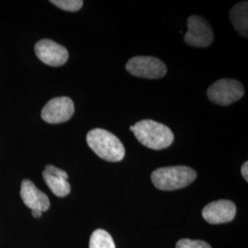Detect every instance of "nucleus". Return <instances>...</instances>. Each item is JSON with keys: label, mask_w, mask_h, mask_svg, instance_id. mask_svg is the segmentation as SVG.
Masks as SVG:
<instances>
[{"label": "nucleus", "mask_w": 248, "mask_h": 248, "mask_svg": "<svg viewBox=\"0 0 248 248\" xmlns=\"http://www.w3.org/2000/svg\"><path fill=\"white\" fill-rule=\"evenodd\" d=\"M133 132L142 145L153 150H163L174 142V133L165 124L152 120H142L134 124Z\"/></svg>", "instance_id": "f257e3e1"}, {"label": "nucleus", "mask_w": 248, "mask_h": 248, "mask_svg": "<svg viewBox=\"0 0 248 248\" xmlns=\"http://www.w3.org/2000/svg\"><path fill=\"white\" fill-rule=\"evenodd\" d=\"M90 149L98 157L108 162H120L124 159L125 148L123 142L114 134L104 129L96 128L87 135Z\"/></svg>", "instance_id": "f03ea898"}, {"label": "nucleus", "mask_w": 248, "mask_h": 248, "mask_svg": "<svg viewBox=\"0 0 248 248\" xmlns=\"http://www.w3.org/2000/svg\"><path fill=\"white\" fill-rule=\"evenodd\" d=\"M197 177V173L186 166H175L156 169L151 179L156 188L164 191L177 190L190 185Z\"/></svg>", "instance_id": "7ed1b4c3"}, {"label": "nucleus", "mask_w": 248, "mask_h": 248, "mask_svg": "<svg viewBox=\"0 0 248 248\" xmlns=\"http://www.w3.org/2000/svg\"><path fill=\"white\" fill-rule=\"evenodd\" d=\"M245 94V89L239 81L220 79L213 83L207 90L209 99L220 106H229L238 101Z\"/></svg>", "instance_id": "20e7f679"}, {"label": "nucleus", "mask_w": 248, "mask_h": 248, "mask_svg": "<svg viewBox=\"0 0 248 248\" xmlns=\"http://www.w3.org/2000/svg\"><path fill=\"white\" fill-rule=\"evenodd\" d=\"M126 69L136 78L157 79L166 76L167 66L158 58L152 56H135L126 63Z\"/></svg>", "instance_id": "39448f33"}, {"label": "nucleus", "mask_w": 248, "mask_h": 248, "mask_svg": "<svg viewBox=\"0 0 248 248\" xmlns=\"http://www.w3.org/2000/svg\"><path fill=\"white\" fill-rule=\"evenodd\" d=\"M214 39L213 29L205 18L200 16H191L187 19V31L184 40L186 45L205 48L212 45Z\"/></svg>", "instance_id": "423d86ee"}, {"label": "nucleus", "mask_w": 248, "mask_h": 248, "mask_svg": "<svg viewBox=\"0 0 248 248\" xmlns=\"http://www.w3.org/2000/svg\"><path fill=\"white\" fill-rule=\"evenodd\" d=\"M75 112V105L71 98L59 97L52 98L42 110V119L47 124H62L70 120Z\"/></svg>", "instance_id": "0eeeda50"}, {"label": "nucleus", "mask_w": 248, "mask_h": 248, "mask_svg": "<svg viewBox=\"0 0 248 248\" xmlns=\"http://www.w3.org/2000/svg\"><path fill=\"white\" fill-rule=\"evenodd\" d=\"M37 57L50 66H61L67 62L69 53L65 47L52 40L44 39L35 45Z\"/></svg>", "instance_id": "6e6552de"}, {"label": "nucleus", "mask_w": 248, "mask_h": 248, "mask_svg": "<svg viewBox=\"0 0 248 248\" xmlns=\"http://www.w3.org/2000/svg\"><path fill=\"white\" fill-rule=\"evenodd\" d=\"M236 206L231 201L220 200L206 205L202 210L204 220L211 224H220L233 220Z\"/></svg>", "instance_id": "1a4fd4ad"}, {"label": "nucleus", "mask_w": 248, "mask_h": 248, "mask_svg": "<svg viewBox=\"0 0 248 248\" xmlns=\"http://www.w3.org/2000/svg\"><path fill=\"white\" fill-rule=\"evenodd\" d=\"M20 197L24 204L31 211L36 210L42 213L48 211L50 208V200L43 191L29 179H24L21 183Z\"/></svg>", "instance_id": "9d476101"}, {"label": "nucleus", "mask_w": 248, "mask_h": 248, "mask_svg": "<svg viewBox=\"0 0 248 248\" xmlns=\"http://www.w3.org/2000/svg\"><path fill=\"white\" fill-rule=\"evenodd\" d=\"M230 20L235 31L243 37L248 36V3L244 1L234 5L230 11Z\"/></svg>", "instance_id": "9b49d317"}, {"label": "nucleus", "mask_w": 248, "mask_h": 248, "mask_svg": "<svg viewBox=\"0 0 248 248\" xmlns=\"http://www.w3.org/2000/svg\"><path fill=\"white\" fill-rule=\"evenodd\" d=\"M43 177L46 185L49 186L54 195L62 198L70 193L71 186L67 179L60 176H55L45 169L43 172Z\"/></svg>", "instance_id": "f8f14e48"}, {"label": "nucleus", "mask_w": 248, "mask_h": 248, "mask_svg": "<svg viewBox=\"0 0 248 248\" xmlns=\"http://www.w3.org/2000/svg\"><path fill=\"white\" fill-rule=\"evenodd\" d=\"M89 248H116L115 243L107 231L98 229L90 236Z\"/></svg>", "instance_id": "ddd939ff"}, {"label": "nucleus", "mask_w": 248, "mask_h": 248, "mask_svg": "<svg viewBox=\"0 0 248 248\" xmlns=\"http://www.w3.org/2000/svg\"><path fill=\"white\" fill-rule=\"evenodd\" d=\"M51 3L59 9L71 12L79 10L84 4V2L81 0H52Z\"/></svg>", "instance_id": "4468645a"}, {"label": "nucleus", "mask_w": 248, "mask_h": 248, "mask_svg": "<svg viewBox=\"0 0 248 248\" xmlns=\"http://www.w3.org/2000/svg\"><path fill=\"white\" fill-rule=\"evenodd\" d=\"M176 248H212L211 246L201 240L180 239L177 243Z\"/></svg>", "instance_id": "2eb2a0df"}, {"label": "nucleus", "mask_w": 248, "mask_h": 248, "mask_svg": "<svg viewBox=\"0 0 248 248\" xmlns=\"http://www.w3.org/2000/svg\"><path fill=\"white\" fill-rule=\"evenodd\" d=\"M241 172H242V176L245 178V180L248 182V162H245L242 166L241 169Z\"/></svg>", "instance_id": "dca6fc26"}, {"label": "nucleus", "mask_w": 248, "mask_h": 248, "mask_svg": "<svg viewBox=\"0 0 248 248\" xmlns=\"http://www.w3.org/2000/svg\"><path fill=\"white\" fill-rule=\"evenodd\" d=\"M31 214H32V216H33L34 218H40V217L42 216L43 213H42V212H40V211L33 210V211H31Z\"/></svg>", "instance_id": "f3484780"}]
</instances>
